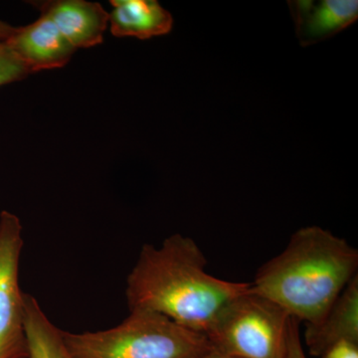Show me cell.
<instances>
[{"mask_svg":"<svg viewBox=\"0 0 358 358\" xmlns=\"http://www.w3.org/2000/svg\"><path fill=\"white\" fill-rule=\"evenodd\" d=\"M110 33L115 37L150 39L171 31L173 18L155 0H112Z\"/></svg>","mask_w":358,"mask_h":358,"instance_id":"10","label":"cell"},{"mask_svg":"<svg viewBox=\"0 0 358 358\" xmlns=\"http://www.w3.org/2000/svg\"><path fill=\"white\" fill-rule=\"evenodd\" d=\"M358 252L317 226L292 235L286 248L264 264L252 288L306 324L317 322L357 275Z\"/></svg>","mask_w":358,"mask_h":358,"instance_id":"2","label":"cell"},{"mask_svg":"<svg viewBox=\"0 0 358 358\" xmlns=\"http://www.w3.org/2000/svg\"><path fill=\"white\" fill-rule=\"evenodd\" d=\"M31 73L57 69L67 65L75 50L48 17H40L15 30L6 42Z\"/></svg>","mask_w":358,"mask_h":358,"instance_id":"7","label":"cell"},{"mask_svg":"<svg viewBox=\"0 0 358 358\" xmlns=\"http://www.w3.org/2000/svg\"><path fill=\"white\" fill-rule=\"evenodd\" d=\"M322 358H358V343L343 341L329 348Z\"/></svg>","mask_w":358,"mask_h":358,"instance_id":"14","label":"cell"},{"mask_svg":"<svg viewBox=\"0 0 358 358\" xmlns=\"http://www.w3.org/2000/svg\"><path fill=\"white\" fill-rule=\"evenodd\" d=\"M23 248L20 219L0 213V358H28L24 327V294L20 287Z\"/></svg>","mask_w":358,"mask_h":358,"instance_id":"5","label":"cell"},{"mask_svg":"<svg viewBox=\"0 0 358 358\" xmlns=\"http://www.w3.org/2000/svg\"><path fill=\"white\" fill-rule=\"evenodd\" d=\"M119 326L96 333L62 331L72 358H196L211 350L206 334L159 313L129 310Z\"/></svg>","mask_w":358,"mask_h":358,"instance_id":"3","label":"cell"},{"mask_svg":"<svg viewBox=\"0 0 358 358\" xmlns=\"http://www.w3.org/2000/svg\"><path fill=\"white\" fill-rule=\"evenodd\" d=\"M291 315L253 288L226 303L206 334L214 350L239 358H285Z\"/></svg>","mask_w":358,"mask_h":358,"instance_id":"4","label":"cell"},{"mask_svg":"<svg viewBox=\"0 0 358 358\" xmlns=\"http://www.w3.org/2000/svg\"><path fill=\"white\" fill-rule=\"evenodd\" d=\"M303 336L308 352L317 357L339 341L358 343V275L348 282L317 322L306 324Z\"/></svg>","mask_w":358,"mask_h":358,"instance_id":"9","label":"cell"},{"mask_svg":"<svg viewBox=\"0 0 358 358\" xmlns=\"http://www.w3.org/2000/svg\"><path fill=\"white\" fill-rule=\"evenodd\" d=\"M32 74L27 65L6 43L0 44V87Z\"/></svg>","mask_w":358,"mask_h":358,"instance_id":"12","label":"cell"},{"mask_svg":"<svg viewBox=\"0 0 358 358\" xmlns=\"http://www.w3.org/2000/svg\"><path fill=\"white\" fill-rule=\"evenodd\" d=\"M196 358H239L233 357V355H225V353L219 352L217 350H214L211 348L210 350L203 353V355H199Z\"/></svg>","mask_w":358,"mask_h":358,"instance_id":"16","label":"cell"},{"mask_svg":"<svg viewBox=\"0 0 358 358\" xmlns=\"http://www.w3.org/2000/svg\"><path fill=\"white\" fill-rule=\"evenodd\" d=\"M206 266V257L192 238L174 234L160 247L143 245L127 280L129 310H150L206 333L226 303L251 289V282L208 274Z\"/></svg>","mask_w":358,"mask_h":358,"instance_id":"1","label":"cell"},{"mask_svg":"<svg viewBox=\"0 0 358 358\" xmlns=\"http://www.w3.org/2000/svg\"><path fill=\"white\" fill-rule=\"evenodd\" d=\"M56 25L68 43L75 49L91 48L103 43L109 28V13L100 3L85 0H50L33 2Z\"/></svg>","mask_w":358,"mask_h":358,"instance_id":"6","label":"cell"},{"mask_svg":"<svg viewBox=\"0 0 358 358\" xmlns=\"http://www.w3.org/2000/svg\"><path fill=\"white\" fill-rule=\"evenodd\" d=\"M24 327L28 358H72L62 331L46 317L34 296L24 294Z\"/></svg>","mask_w":358,"mask_h":358,"instance_id":"11","label":"cell"},{"mask_svg":"<svg viewBox=\"0 0 358 358\" xmlns=\"http://www.w3.org/2000/svg\"><path fill=\"white\" fill-rule=\"evenodd\" d=\"M14 30L15 27L0 20V44L6 43L7 39L13 35Z\"/></svg>","mask_w":358,"mask_h":358,"instance_id":"15","label":"cell"},{"mask_svg":"<svg viewBox=\"0 0 358 358\" xmlns=\"http://www.w3.org/2000/svg\"><path fill=\"white\" fill-rule=\"evenodd\" d=\"M285 358H307L301 343L300 320L293 317L289 322L288 343Z\"/></svg>","mask_w":358,"mask_h":358,"instance_id":"13","label":"cell"},{"mask_svg":"<svg viewBox=\"0 0 358 358\" xmlns=\"http://www.w3.org/2000/svg\"><path fill=\"white\" fill-rule=\"evenodd\" d=\"M288 6L303 47L333 37L358 18L357 0H292Z\"/></svg>","mask_w":358,"mask_h":358,"instance_id":"8","label":"cell"}]
</instances>
